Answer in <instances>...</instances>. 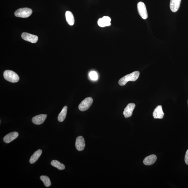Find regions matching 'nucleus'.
Segmentation results:
<instances>
[{"mask_svg":"<svg viewBox=\"0 0 188 188\" xmlns=\"http://www.w3.org/2000/svg\"><path fill=\"white\" fill-rule=\"evenodd\" d=\"M40 179L43 182L46 187H50L51 185V183L50 178L46 176H42L40 177Z\"/></svg>","mask_w":188,"mask_h":188,"instance_id":"19","label":"nucleus"},{"mask_svg":"<svg viewBox=\"0 0 188 188\" xmlns=\"http://www.w3.org/2000/svg\"><path fill=\"white\" fill-rule=\"evenodd\" d=\"M135 106V104L134 103H131L128 104L124 109V111L123 112V114L124 115L125 118H128L132 116L133 112Z\"/></svg>","mask_w":188,"mask_h":188,"instance_id":"8","label":"nucleus"},{"mask_svg":"<svg viewBox=\"0 0 188 188\" xmlns=\"http://www.w3.org/2000/svg\"><path fill=\"white\" fill-rule=\"evenodd\" d=\"M3 76L6 80L12 83H17L20 79L18 74L12 70H7L5 71Z\"/></svg>","mask_w":188,"mask_h":188,"instance_id":"2","label":"nucleus"},{"mask_svg":"<svg viewBox=\"0 0 188 188\" xmlns=\"http://www.w3.org/2000/svg\"></svg>","mask_w":188,"mask_h":188,"instance_id":"22","label":"nucleus"},{"mask_svg":"<svg viewBox=\"0 0 188 188\" xmlns=\"http://www.w3.org/2000/svg\"><path fill=\"white\" fill-rule=\"evenodd\" d=\"M156 159L157 157L155 155H151L145 158L143 161V163L146 165H151L155 163Z\"/></svg>","mask_w":188,"mask_h":188,"instance_id":"13","label":"nucleus"},{"mask_svg":"<svg viewBox=\"0 0 188 188\" xmlns=\"http://www.w3.org/2000/svg\"><path fill=\"white\" fill-rule=\"evenodd\" d=\"M46 114H41L34 117L32 121L33 124L36 125H40L43 124L47 118Z\"/></svg>","mask_w":188,"mask_h":188,"instance_id":"11","label":"nucleus"},{"mask_svg":"<svg viewBox=\"0 0 188 188\" xmlns=\"http://www.w3.org/2000/svg\"><path fill=\"white\" fill-rule=\"evenodd\" d=\"M137 9L139 15L143 19H146L148 18V13L146 7L144 3L141 1L139 2L137 4Z\"/></svg>","mask_w":188,"mask_h":188,"instance_id":"5","label":"nucleus"},{"mask_svg":"<svg viewBox=\"0 0 188 188\" xmlns=\"http://www.w3.org/2000/svg\"><path fill=\"white\" fill-rule=\"evenodd\" d=\"M140 75V72L138 71H135L121 78L118 81V84L121 86H124L128 82L135 81L138 79Z\"/></svg>","mask_w":188,"mask_h":188,"instance_id":"1","label":"nucleus"},{"mask_svg":"<svg viewBox=\"0 0 188 188\" xmlns=\"http://www.w3.org/2000/svg\"><path fill=\"white\" fill-rule=\"evenodd\" d=\"M181 0H171L170 7L171 10L173 12L177 11L179 9Z\"/></svg>","mask_w":188,"mask_h":188,"instance_id":"14","label":"nucleus"},{"mask_svg":"<svg viewBox=\"0 0 188 188\" xmlns=\"http://www.w3.org/2000/svg\"><path fill=\"white\" fill-rule=\"evenodd\" d=\"M185 161L186 165H188V149L186 151L185 157Z\"/></svg>","mask_w":188,"mask_h":188,"instance_id":"21","label":"nucleus"},{"mask_svg":"<svg viewBox=\"0 0 188 188\" xmlns=\"http://www.w3.org/2000/svg\"><path fill=\"white\" fill-rule=\"evenodd\" d=\"M90 78L93 80H97L98 79V75L97 72L92 71L90 72L89 74Z\"/></svg>","mask_w":188,"mask_h":188,"instance_id":"20","label":"nucleus"},{"mask_svg":"<svg viewBox=\"0 0 188 188\" xmlns=\"http://www.w3.org/2000/svg\"><path fill=\"white\" fill-rule=\"evenodd\" d=\"M65 16L67 23L70 26H73L75 23L73 14L69 11H67L65 13Z\"/></svg>","mask_w":188,"mask_h":188,"instance_id":"16","label":"nucleus"},{"mask_svg":"<svg viewBox=\"0 0 188 188\" xmlns=\"http://www.w3.org/2000/svg\"><path fill=\"white\" fill-rule=\"evenodd\" d=\"M42 151L41 150L39 149L35 151L30 158L29 162L31 164H33L37 161L41 155Z\"/></svg>","mask_w":188,"mask_h":188,"instance_id":"15","label":"nucleus"},{"mask_svg":"<svg viewBox=\"0 0 188 188\" xmlns=\"http://www.w3.org/2000/svg\"><path fill=\"white\" fill-rule=\"evenodd\" d=\"M21 37L24 40L32 43H36L38 40V36L27 33H23L21 35Z\"/></svg>","mask_w":188,"mask_h":188,"instance_id":"6","label":"nucleus"},{"mask_svg":"<svg viewBox=\"0 0 188 188\" xmlns=\"http://www.w3.org/2000/svg\"><path fill=\"white\" fill-rule=\"evenodd\" d=\"M67 106H64L58 115V120L59 122H62L65 119L67 113Z\"/></svg>","mask_w":188,"mask_h":188,"instance_id":"17","label":"nucleus"},{"mask_svg":"<svg viewBox=\"0 0 188 188\" xmlns=\"http://www.w3.org/2000/svg\"><path fill=\"white\" fill-rule=\"evenodd\" d=\"M164 114H165L163 111L162 106L161 105L157 106L153 113V117L155 119H162L163 118Z\"/></svg>","mask_w":188,"mask_h":188,"instance_id":"10","label":"nucleus"},{"mask_svg":"<svg viewBox=\"0 0 188 188\" xmlns=\"http://www.w3.org/2000/svg\"><path fill=\"white\" fill-rule=\"evenodd\" d=\"M32 9L29 8H23L17 10L15 12L16 17L22 18H28L32 14Z\"/></svg>","mask_w":188,"mask_h":188,"instance_id":"3","label":"nucleus"},{"mask_svg":"<svg viewBox=\"0 0 188 188\" xmlns=\"http://www.w3.org/2000/svg\"><path fill=\"white\" fill-rule=\"evenodd\" d=\"M19 134L18 132H13L6 135L3 138V140L6 143H9L18 137Z\"/></svg>","mask_w":188,"mask_h":188,"instance_id":"12","label":"nucleus"},{"mask_svg":"<svg viewBox=\"0 0 188 188\" xmlns=\"http://www.w3.org/2000/svg\"><path fill=\"white\" fill-rule=\"evenodd\" d=\"M93 102L92 98L88 97L82 101L78 106V108L80 111L84 112L88 110L91 107Z\"/></svg>","mask_w":188,"mask_h":188,"instance_id":"4","label":"nucleus"},{"mask_svg":"<svg viewBox=\"0 0 188 188\" xmlns=\"http://www.w3.org/2000/svg\"><path fill=\"white\" fill-rule=\"evenodd\" d=\"M111 18L108 16H104L99 19L98 24L101 27L109 26L111 25Z\"/></svg>","mask_w":188,"mask_h":188,"instance_id":"7","label":"nucleus"},{"mask_svg":"<svg viewBox=\"0 0 188 188\" xmlns=\"http://www.w3.org/2000/svg\"><path fill=\"white\" fill-rule=\"evenodd\" d=\"M85 146L84 139L82 136L77 137L76 140L75 146L76 149L79 151H83Z\"/></svg>","mask_w":188,"mask_h":188,"instance_id":"9","label":"nucleus"},{"mask_svg":"<svg viewBox=\"0 0 188 188\" xmlns=\"http://www.w3.org/2000/svg\"><path fill=\"white\" fill-rule=\"evenodd\" d=\"M51 165L53 167H56L59 170L64 169L65 167L64 164L61 163L59 161L56 160L52 161L51 162Z\"/></svg>","mask_w":188,"mask_h":188,"instance_id":"18","label":"nucleus"}]
</instances>
